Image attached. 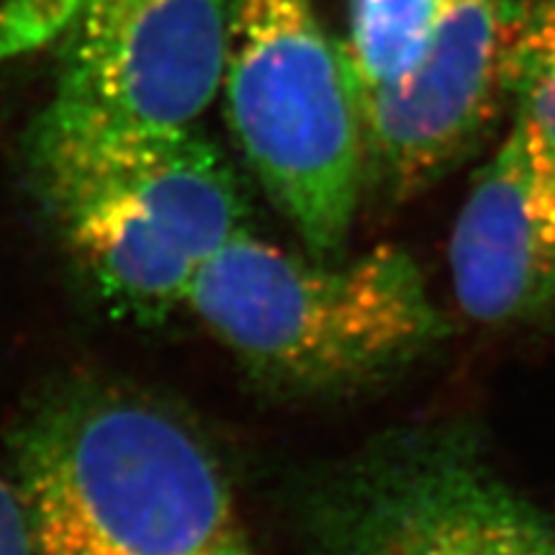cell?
<instances>
[{
	"mask_svg": "<svg viewBox=\"0 0 555 555\" xmlns=\"http://www.w3.org/2000/svg\"><path fill=\"white\" fill-rule=\"evenodd\" d=\"M86 0H5L0 5V65L57 41Z\"/></svg>",
	"mask_w": 555,
	"mask_h": 555,
	"instance_id": "11",
	"label": "cell"
},
{
	"mask_svg": "<svg viewBox=\"0 0 555 555\" xmlns=\"http://www.w3.org/2000/svg\"><path fill=\"white\" fill-rule=\"evenodd\" d=\"M31 185L103 301L137 322L189 307L193 283L245 232L240 180L196 129L80 137L31 129Z\"/></svg>",
	"mask_w": 555,
	"mask_h": 555,
	"instance_id": "2",
	"label": "cell"
},
{
	"mask_svg": "<svg viewBox=\"0 0 555 555\" xmlns=\"http://www.w3.org/2000/svg\"><path fill=\"white\" fill-rule=\"evenodd\" d=\"M189 307L258 376L298 391L373 384L448 335L404 249L304 260L247 229L201 270Z\"/></svg>",
	"mask_w": 555,
	"mask_h": 555,
	"instance_id": "3",
	"label": "cell"
},
{
	"mask_svg": "<svg viewBox=\"0 0 555 555\" xmlns=\"http://www.w3.org/2000/svg\"><path fill=\"white\" fill-rule=\"evenodd\" d=\"M196 555H258V553H255L253 547H249L247 540L232 527V530L224 532V535H221L219 540H214L211 545L204 547V551Z\"/></svg>",
	"mask_w": 555,
	"mask_h": 555,
	"instance_id": "13",
	"label": "cell"
},
{
	"mask_svg": "<svg viewBox=\"0 0 555 555\" xmlns=\"http://www.w3.org/2000/svg\"><path fill=\"white\" fill-rule=\"evenodd\" d=\"M311 555H555V517L489 466L474 435L373 442L309 506Z\"/></svg>",
	"mask_w": 555,
	"mask_h": 555,
	"instance_id": "5",
	"label": "cell"
},
{
	"mask_svg": "<svg viewBox=\"0 0 555 555\" xmlns=\"http://www.w3.org/2000/svg\"><path fill=\"white\" fill-rule=\"evenodd\" d=\"M227 114L309 255L343 253L365 176L358 88L314 0H232Z\"/></svg>",
	"mask_w": 555,
	"mask_h": 555,
	"instance_id": "4",
	"label": "cell"
},
{
	"mask_svg": "<svg viewBox=\"0 0 555 555\" xmlns=\"http://www.w3.org/2000/svg\"><path fill=\"white\" fill-rule=\"evenodd\" d=\"M504 90L515 95L517 114L555 144V0L515 5L506 37Z\"/></svg>",
	"mask_w": 555,
	"mask_h": 555,
	"instance_id": "10",
	"label": "cell"
},
{
	"mask_svg": "<svg viewBox=\"0 0 555 555\" xmlns=\"http://www.w3.org/2000/svg\"><path fill=\"white\" fill-rule=\"evenodd\" d=\"M450 273L461 309L481 324L555 309V144L522 114L463 201Z\"/></svg>",
	"mask_w": 555,
	"mask_h": 555,
	"instance_id": "8",
	"label": "cell"
},
{
	"mask_svg": "<svg viewBox=\"0 0 555 555\" xmlns=\"http://www.w3.org/2000/svg\"><path fill=\"white\" fill-rule=\"evenodd\" d=\"M440 0H337L335 41L356 88H378L404 78L416 65Z\"/></svg>",
	"mask_w": 555,
	"mask_h": 555,
	"instance_id": "9",
	"label": "cell"
},
{
	"mask_svg": "<svg viewBox=\"0 0 555 555\" xmlns=\"http://www.w3.org/2000/svg\"><path fill=\"white\" fill-rule=\"evenodd\" d=\"M232 0H86L37 129L152 137L193 129L227 67Z\"/></svg>",
	"mask_w": 555,
	"mask_h": 555,
	"instance_id": "6",
	"label": "cell"
},
{
	"mask_svg": "<svg viewBox=\"0 0 555 555\" xmlns=\"http://www.w3.org/2000/svg\"><path fill=\"white\" fill-rule=\"evenodd\" d=\"M0 555H31L11 478L0 476Z\"/></svg>",
	"mask_w": 555,
	"mask_h": 555,
	"instance_id": "12",
	"label": "cell"
},
{
	"mask_svg": "<svg viewBox=\"0 0 555 555\" xmlns=\"http://www.w3.org/2000/svg\"><path fill=\"white\" fill-rule=\"evenodd\" d=\"M9 478L31 555H196L234 527L204 440L124 391L50 401L16 435Z\"/></svg>",
	"mask_w": 555,
	"mask_h": 555,
	"instance_id": "1",
	"label": "cell"
},
{
	"mask_svg": "<svg viewBox=\"0 0 555 555\" xmlns=\"http://www.w3.org/2000/svg\"><path fill=\"white\" fill-rule=\"evenodd\" d=\"M515 0H440L404 78L358 90L365 176L406 198L455 165L494 116Z\"/></svg>",
	"mask_w": 555,
	"mask_h": 555,
	"instance_id": "7",
	"label": "cell"
}]
</instances>
